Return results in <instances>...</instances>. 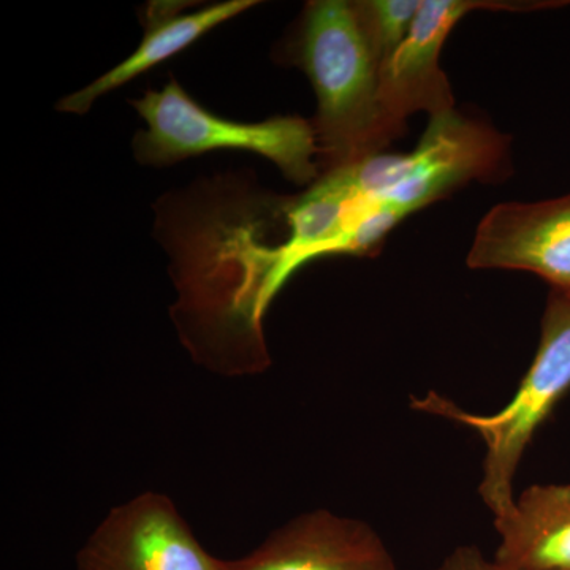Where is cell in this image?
<instances>
[{"label": "cell", "instance_id": "cell-1", "mask_svg": "<svg viewBox=\"0 0 570 570\" xmlns=\"http://www.w3.org/2000/svg\"><path fill=\"white\" fill-rule=\"evenodd\" d=\"M285 59L305 71L317 96L316 132L321 175L384 154L400 135L381 102V66L360 28L354 2H307Z\"/></svg>", "mask_w": 570, "mask_h": 570}, {"label": "cell", "instance_id": "cell-2", "mask_svg": "<svg viewBox=\"0 0 570 570\" xmlns=\"http://www.w3.org/2000/svg\"><path fill=\"white\" fill-rule=\"evenodd\" d=\"M570 389V294L550 291L540 321L538 352L515 395L493 414L464 411L430 392L412 407L475 431L485 445L479 494L494 520L515 504L517 472L540 426Z\"/></svg>", "mask_w": 570, "mask_h": 570}, {"label": "cell", "instance_id": "cell-3", "mask_svg": "<svg viewBox=\"0 0 570 570\" xmlns=\"http://www.w3.org/2000/svg\"><path fill=\"white\" fill-rule=\"evenodd\" d=\"M130 104L146 122V130L134 137L138 163L167 167L232 149L264 156L285 178L303 186L321 178L316 132L311 121L298 116H275L261 122L220 118L195 102L174 78L160 91L149 89Z\"/></svg>", "mask_w": 570, "mask_h": 570}, {"label": "cell", "instance_id": "cell-4", "mask_svg": "<svg viewBox=\"0 0 570 570\" xmlns=\"http://www.w3.org/2000/svg\"><path fill=\"white\" fill-rule=\"evenodd\" d=\"M346 168L360 195L406 219L469 183L504 179L509 138L453 110L430 119L414 151L379 154Z\"/></svg>", "mask_w": 570, "mask_h": 570}, {"label": "cell", "instance_id": "cell-5", "mask_svg": "<svg viewBox=\"0 0 570 570\" xmlns=\"http://www.w3.org/2000/svg\"><path fill=\"white\" fill-rule=\"evenodd\" d=\"M570 2H504V0H420L407 39L381 70V102L390 126L400 137L409 116L431 118L455 110L452 86L439 58L461 18L475 10L530 11L558 9Z\"/></svg>", "mask_w": 570, "mask_h": 570}, {"label": "cell", "instance_id": "cell-6", "mask_svg": "<svg viewBox=\"0 0 570 570\" xmlns=\"http://www.w3.org/2000/svg\"><path fill=\"white\" fill-rule=\"evenodd\" d=\"M78 570H224L167 494L145 491L116 505L78 553Z\"/></svg>", "mask_w": 570, "mask_h": 570}, {"label": "cell", "instance_id": "cell-7", "mask_svg": "<svg viewBox=\"0 0 570 570\" xmlns=\"http://www.w3.org/2000/svg\"><path fill=\"white\" fill-rule=\"evenodd\" d=\"M466 264L542 277L570 294V194L535 204L509 202L480 220Z\"/></svg>", "mask_w": 570, "mask_h": 570}, {"label": "cell", "instance_id": "cell-8", "mask_svg": "<svg viewBox=\"0 0 570 570\" xmlns=\"http://www.w3.org/2000/svg\"><path fill=\"white\" fill-rule=\"evenodd\" d=\"M224 570H397L392 551L366 521L316 509L299 513Z\"/></svg>", "mask_w": 570, "mask_h": 570}, {"label": "cell", "instance_id": "cell-9", "mask_svg": "<svg viewBox=\"0 0 570 570\" xmlns=\"http://www.w3.org/2000/svg\"><path fill=\"white\" fill-rule=\"evenodd\" d=\"M257 3V0H227V2L209 3L204 9L186 13L184 10L189 6L187 2H175V0L149 2L142 17L145 33L137 50L91 85L63 97L58 104V110L85 115L105 94L122 88L146 71L174 58L202 39L205 33L213 31L223 22L234 20Z\"/></svg>", "mask_w": 570, "mask_h": 570}, {"label": "cell", "instance_id": "cell-10", "mask_svg": "<svg viewBox=\"0 0 570 570\" xmlns=\"http://www.w3.org/2000/svg\"><path fill=\"white\" fill-rule=\"evenodd\" d=\"M494 560L509 570H570V483H538L494 520Z\"/></svg>", "mask_w": 570, "mask_h": 570}, {"label": "cell", "instance_id": "cell-11", "mask_svg": "<svg viewBox=\"0 0 570 570\" xmlns=\"http://www.w3.org/2000/svg\"><path fill=\"white\" fill-rule=\"evenodd\" d=\"M363 36L379 66H385L407 39L420 0H354Z\"/></svg>", "mask_w": 570, "mask_h": 570}, {"label": "cell", "instance_id": "cell-12", "mask_svg": "<svg viewBox=\"0 0 570 570\" xmlns=\"http://www.w3.org/2000/svg\"><path fill=\"white\" fill-rule=\"evenodd\" d=\"M433 570H509L494 558L487 557L479 547L461 546L450 551Z\"/></svg>", "mask_w": 570, "mask_h": 570}]
</instances>
